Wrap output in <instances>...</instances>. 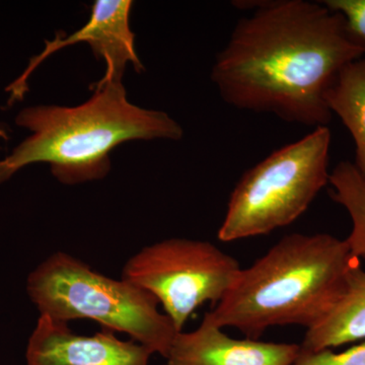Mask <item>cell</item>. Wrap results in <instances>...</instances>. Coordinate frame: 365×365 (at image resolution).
I'll list each match as a JSON object with an SVG mask.
<instances>
[{
    "label": "cell",
    "mask_w": 365,
    "mask_h": 365,
    "mask_svg": "<svg viewBox=\"0 0 365 365\" xmlns=\"http://www.w3.org/2000/svg\"><path fill=\"white\" fill-rule=\"evenodd\" d=\"M240 19L216 56L211 81L227 105L283 121L328 126L327 93L341 71L364 58L342 16L322 1H235Z\"/></svg>",
    "instance_id": "obj_1"
},
{
    "label": "cell",
    "mask_w": 365,
    "mask_h": 365,
    "mask_svg": "<svg viewBox=\"0 0 365 365\" xmlns=\"http://www.w3.org/2000/svg\"><path fill=\"white\" fill-rule=\"evenodd\" d=\"M360 265L346 240L332 235L282 237L253 265L241 269L234 284L203 319L258 339L275 326L313 328L329 313Z\"/></svg>",
    "instance_id": "obj_2"
},
{
    "label": "cell",
    "mask_w": 365,
    "mask_h": 365,
    "mask_svg": "<svg viewBox=\"0 0 365 365\" xmlns=\"http://www.w3.org/2000/svg\"><path fill=\"white\" fill-rule=\"evenodd\" d=\"M91 90L90 100L78 107L38 106L19 113L16 123L33 134L0 160V184L35 163H49L62 184L103 179L111 169L110 153L120 144L182 138V127L167 113L131 104L122 81H98Z\"/></svg>",
    "instance_id": "obj_3"
},
{
    "label": "cell",
    "mask_w": 365,
    "mask_h": 365,
    "mask_svg": "<svg viewBox=\"0 0 365 365\" xmlns=\"http://www.w3.org/2000/svg\"><path fill=\"white\" fill-rule=\"evenodd\" d=\"M26 289L40 314L66 324L93 319L165 359L180 333L150 292L103 275L63 252L53 254L30 274Z\"/></svg>",
    "instance_id": "obj_4"
},
{
    "label": "cell",
    "mask_w": 365,
    "mask_h": 365,
    "mask_svg": "<svg viewBox=\"0 0 365 365\" xmlns=\"http://www.w3.org/2000/svg\"><path fill=\"white\" fill-rule=\"evenodd\" d=\"M331 138L328 126L317 127L247 170L230 194L218 239L268 235L304 215L330 181Z\"/></svg>",
    "instance_id": "obj_5"
},
{
    "label": "cell",
    "mask_w": 365,
    "mask_h": 365,
    "mask_svg": "<svg viewBox=\"0 0 365 365\" xmlns=\"http://www.w3.org/2000/svg\"><path fill=\"white\" fill-rule=\"evenodd\" d=\"M241 266L215 245L169 239L144 247L122 270V279L150 292L178 332L205 302L217 304L234 284Z\"/></svg>",
    "instance_id": "obj_6"
},
{
    "label": "cell",
    "mask_w": 365,
    "mask_h": 365,
    "mask_svg": "<svg viewBox=\"0 0 365 365\" xmlns=\"http://www.w3.org/2000/svg\"><path fill=\"white\" fill-rule=\"evenodd\" d=\"M132 4L130 0H98L91 6L90 21L83 28L71 35H57L54 40L46 41L43 52L31 59L25 72L7 88L11 93L9 103L23 100L31 74L50 55L81 42L88 43L97 59L106 63L104 78L98 81L101 83L122 81L128 63L136 71H143L134 46L135 35L129 21Z\"/></svg>",
    "instance_id": "obj_7"
},
{
    "label": "cell",
    "mask_w": 365,
    "mask_h": 365,
    "mask_svg": "<svg viewBox=\"0 0 365 365\" xmlns=\"http://www.w3.org/2000/svg\"><path fill=\"white\" fill-rule=\"evenodd\" d=\"M153 354L135 341L120 340L110 329L78 335L68 324L40 314L26 359L28 365H150Z\"/></svg>",
    "instance_id": "obj_8"
},
{
    "label": "cell",
    "mask_w": 365,
    "mask_h": 365,
    "mask_svg": "<svg viewBox=\"0 0 365 365\" xmlns=\"http://www.w3.org/2000/svg\"><path fill=\"white\" fill-rule=\"evenodd\" d=\"M300 345L234 339L202 319L192 332L178 333L167 365H292Z\"/></svg>",
    "instance_id": "obj_9"
},
{
    "label": "cell",
    "mask_w": 365,
    "mask_h": 365,
    "mask_svg": "<svg viewBox=\"0 0 365 365\" xmlns=\"http://www.w3.org/2000/svg\"><path fill=\"white\" fill-rule=\"evenodd\" d=\"M365 339V271L353 269L332 309L307 330L302 351L317 352Z\"/></svg>",
    "instance_id": "obj_10"
},
{
    "label": "cell",
    "mask_w": 365,
    "mask_h": 365,
    "mask_svg": "<svg viewBox=\"0 0 365 365\" xmlns=\"http://www.w3.org/2000/svg\"><path fill=\"white\" fill-rule=\"evenodd\" d=\"M329 109L339 117L355 144V169L365 180V58L341 71L327 93Z\"/></svg>",
    "instance_id": "obj_11"
},
{
    "label": "cell",
    "mask_w": 365,
    "mask_h": 365,
    "mask_svg": "<svg viewBox=\"0 0 365 365\" xmlns=\"http://www.w3.org/2000/svg\"><path fill=\"white\" fill-rule=\"evenodd\" d=\"M332 199L347 211L352 228L346 242L359 260H365V180L353 163L341 162L330 174Z\"/></svg>",
    "instance_id": "obj_12"
},
{
    "label": "cell",
    "mask_w": 365,
    "mask_h": 365,
    "mask_svg": "<svg viewBox=\"0 0 365 365\" xmlns=\"http://www.w3.org/2000/svg\"><path fill=\"white\" fill-rule=\"evenodd\" d=\"M322 2L342 16L348 39L365 56V0H323Z\"/></svg>",
    "instance_id": "obj_13"
},
{
    "label": "cell",
    "mask_w": 365,
    "mask_h": 365,
    "mask_svg": "<svg viewBox=\"0 0 365 365\" xmlns=\"http://www.w3.org/2000/svg\"><path fill=\"white\" fill-rule=\"evenodd\" d=\"M292 365H365V342L341 353L331 351V349L317 352L300 350Z\"/></svg>",
    "instance_id": "obj_14"
},
{
    "label": "cell",
    "mask_w": 365,
    "mask_h": 365,
    "mask_svg": "<svg viewBox=\"0 0 365 365\" xmlns=\"http://www.w3.org/2000/svg\"><path fill=\"white\" fill-rule=\"evenodd\" d=\"M165 365H167V364H165Z\"/></svg>",
    "instance_id": "obj_15"
}]
</instances>
